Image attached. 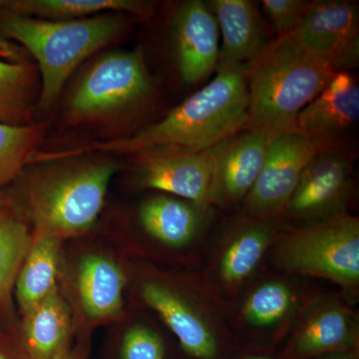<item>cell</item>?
<instances>
[{
	"label": "cell",
	"mask_w": 359,
	"mask_h": 359,
	"mask_svg": "<svg viewBox=\"0 0 359 359\" xmlns=\"http://www.w3.org/2000/svg\"><path fill=\"white\" fill-rule=\"evenodd\" d=\"M54 359H86V358L82 349H71L70 346H67L63 348Z\"/></svg>",
	"instance_id": "1f68e13d"
},
{
	"label": "cell",
	"mask_w": 359,
	"mask_h": 359,
	"mask_svg": "<svg viewBox=\"0 0 359 359\" xmlns=\"http://www.w3.org/2000/svg\"><path fill=\"white\" fill-rule=\"evenodd\" d=\"M297 35L311 51L335 72L348 71L359 63V11L346 0L311 1Z\"/></svg>",
	"instance_id": "5bb4252c"
},
{
	"label": "cell",
	"mask_w": 359,
	"mask_h": 359,
	"mask_svg": "<svg viewBox=\"0 0 359 359\" xmlns=\"http://www.w3.org/2000/svg\"><path fill=\"white\" fill-rule=\"evenodd\" d=\"M359 119V84L348 71L337 72L330 83L297 115L294 130L323 150L351 131Z\"/></svg>",
	"instance_id": "2e32d148"
},
{
	"label": "cell",
	"mask_w": 359,
	"mask_h": 359,
	"mask_svg": "<svg viewBox=\"0 0 359 359\" xmlns=\"http://www.w3.org/2000/svg\"><path fill=\"white\" fill-rule=\"evenodd\" d=\"M25 318L22 347L30 359H54L69 346V311L57 290Z\"/></svg>",
	"instance_id": "7402d4cb"
},
{
	"label": "cell",
	"mask_w": 359,
	"mask_h": 359,
	"mask_svg": "<svg viewBox=\"0 0 359 359\" xmlns=\"http://www.w3.org/2000/svg\"><path fill=\"white\" fill-rule=\"evenodd\" d=\"M242 353L230 359H275L273 353L268 351H252V349H242Z\"/></svg>",
	"instance_id": "f546056e"
},
{
	"label": "cell",
	"mask_w": 359,
	"mask_h": 359,
	"mask_svg": "<svg viewBox=\"0 0 359 359\" xmlns=\"http://www.w3.org/2000/svg\"><path fill=\"white\" fill-rule=\"evenodd\" d=\"M316 294L283 276L256 278L228 308L236 344L273 353Z\"/></svg>",
	"instance_id": "52a82bcc"
},
{
	"label": "cell",
	"mask_w": 359,
	"mask_h": 359,
	"mask_svg": "<svg viewBox=\"0 0 359 359\" xmlns=\"http://www.w3.org/2000/svg\"><path fill=\"white\" fill-rule=\"evenodd\" d=\"M359 353H340L325 354V355L316 356V358L309 359H358Z\"/></svg>",
	"instance_id": "d6a6232c"
},
{
	"label": "cell",
	"mask_w": 359,
	"mask_h": 359,
	"mask_svg": "<svg viewBox=\"0 0 359 359\" xmlns=\"http://www.w3.org/2000/svg\"><path fill=\"white\" fill-rule=\"evenodd\" d=\"M25 224L13 217L0 218V301L6 299L29 250Z\"/></svg>",
	"instance_id": "484cf974"
},
{
	"label": "cell",
	"mask_w": 359,
	"mask_h": 359,
	"mask_svg": "<svg viewBox=\"0 0 359 359\" xmlns=\"http://www.w3.org/2000/svg\"><path fill=\"white\" fill-rule=\"evenodd\" d=\"M248 65L217 68L209 84L175 107L161 121L114 140L54 152H37L33 163L54 162L91 153L140 154L154 149L207 150L245 129Z\"/></svg>",
	"instance_id": "6da1fadb"
},
{
	"label": "cell",
	"mask_w": 359,
	"mask_h": 359,
	"mask_svg": "<svg viewBox=\"0 0 359 359\" xmlns=\"http://www.w3.org/2000/svg\"><path fill=\"white\" fill-rule=\"evenodd\" d=\"M142 299L166 323L181 348L193 359H230L235 348L228 306L204 280L182 289L174 283L148 280Z\"/></svg>",
	"instance_id": "5b68a950"
},
{
	"label": "cell",
	"mask_w": 359,
	"mask_h": 359,
	"mask_svg": "<svg viewBox=\"0 0 359 359\" xmlns=\"http://www.w3.org/2000/svg\"><path fill=\"white\" fill-rule=\"evenodd\" d=\"M207 4L216 18L222 36L218 67L248 65L271 41L254 2L210 0Z\"/></svg>",
	"instance_id": "d6986e66"
},
{
	"label": "cell",
	"mask_w": 359,
	"mask_h": 359,
	"mask_svg": "<svg viewBox=\"0 0 359 359\" xmlns=\"http://www.w3.org/2000/svg\"><path fill=\"white\" fill-rule=\"evenodd\" d=\"M32 68L0 59V123L26 125L32 103Z\"/></svg>",
	"instance_id": "cb8c5ba5"
},
{
	"label": "cell",
	"mask_w": 359,
	"mask_h": 359,
	"mask_svg": "<svg viewBox=\"0 0 359 359\" xmlns=\"http://www.w3.org/2000/svg\"><path fill=\"white\" fill-rule=\"evenodd\" d=\"M154 92L143 51H113L85 73L68 103L76 121L98 119L139 107Z\"/></svg>",
	"instance_id": "9c48e42d"
},
{
	"label": "cell",
	"mask_w": 359,
	"mask_h": 359,
	"mask_svg": "<svg viewBox=\"0 0 359 359\" xmlns=\"http://www.w3.org/2000/svg\"><path fill=\"white\" fill-rule=\"evenodd\" d=\"M273 139L262 132L244 129L226 142L215 168L214 207L242 204L261 173Z\"/></svg>",
	"instance_id": "e0dca14e"
},
{
	"label": "cell",
	"mask_w": 359,
	"mask_h": 359,
	"mask_svg": "<svg viewBox=\"0 0 359 359\" xmlns=\"http://www.w3.org/2000/svg\"><path fill=\"white\" fill-rule=\"evenodd\" d=\"M0 359H30L21 346L20 351H14L11 347L0 346Z\"/></svg>",
	"instance_id": "4dcf8cb0"
},
{
	"label": "cell",
	"mask_w": 359,
	"mask_h": 359,
	"mask_svg": "<svg viewBox=\"0 0 359 359\" xmlns=\"http://www.w3.org/2000/svg\"><path fill=\"white\" fill-rule=\"evenodd\" d=\"M118 166L112 161L53 170L33 185L30 214L39 237L60 238L91 228L102 211Z\"/></svg>",
	"instance_id": "8992f818"
},
{
	"label": "cell",
	"mask_w": 359,
	"mask_h": 359,
	"mask_svg": "<svg viewBox=\"0 0 359 359\" xmlns=\"http://www.w3.org/2000/svg\"><path fill=\"white\" fill-rule=\"evenodd\" d=\"M126 278L114 262L88 255L78 269V290L85 313L95 320L112 318L121 311Z\"/></svg>",
	"instance_id": "ffe728a7"
},
{
	"label": "cell",
	"mask_w": 359,
	"mask_h": 359,
	"mask_svg": "<svg viewBox=\"0 0 359 359\" xmlns=\"http://www.w3.org/2000/svg\"><path fill=\"white\" fill-rule=\"evenodd\" d=\"M335 71L297 32L271 40L248 65L245 129L276 138L294 130L297 115L330 83Z\"/></svg>",
	"instance_id": "7a4b0ae2"
},
{
	"label": "cell",
	"mask_w": 359,
	"mask_h": 359,
	"mask_svg": "<svg viewBox=\"0 0 359 359\" xmlns=\"http://www.w3.org/2000/svg\"><path fill=\"white\" fill-rule=\"evenodd\" d=\"M58 263V238L42 236L28 250L16 282V297L23 313L32 311L57 290Z\"/></svg>",
	"instance_id": "603a6c76"
},
{
	"label": "cell",
	"mask_w": 359,
	"mask_h": 359,
	"mask_svg": "<svg viewBox=\"0 0 359 359\" xmlns=\"http://www.w3.org/2000/svg\"><path fill=\"white\" fill-rule=\"evenodd\" d=\"M212 208L163 194L142 203L139 222L145 233L160 244L173 250L186 249L204 233Z\"/></svg>",
	"instance_id": "ac0fdd59"
},
{
	"label": "cell",
	"mask_w": 359,
	"mask_h": 359,
	"mask_svg": "<svg viewBox=\"0 0 359 359\" xmlns=\"http://www.w3.org/2000/svg\"><path fill=\"white\" fill-rule=\"evenodd\" d=\"M229 139L207 150L154 149L140 153L137 186L214 207L215 168Z\"/></svg>",
	"instance_id": "4fadbf2b"
},
{
	"label": "cell",
	"mask_w": 359,
	"mask_h": 359,
	"mask_svg": "<svg viewBox=\"0 0 359 359\" xmlns=\"http://www.w3.org/2000/svg\"><path fill=\"white\" fill-rule=\"evenodd\" d=\"M41 136L39 125L0 123V186L15 178L29 164Z\"/></svg>",
	"instance_id": "d4e9b609"
},
{
	"label": "cell",
	"mask_w": 359,
	"mask_h": 359,
	"mask_svg": "<svg viewBox=\"0 0 359 359\" xmlns=\"http://www.w3.org/2000/svg\"><path fill=\"white\" fill-rule=\"evenodd\" d=\"M311 1L306 0H264V13L271 20L278 36L297 32L306 18Z\"/></svg>",
	"instance_id": "83f0119b"
},
{
	"label": "cell",
	"mask_w": 359,
	"mask_h": 359,
	"mask_svg": "<svg viewBox=\"0 0 359 359\" xmlns=\"http://www.w3.org/2000/svg\"><path fill=\"white\" fill-rule=\"evenodd\" d=\"M323 150L297 130L273 138L261 173L241 204L242 214L252 218L280 219L304 169Z\"/></svg>",
	"instance_id": "7c38bea8"
},
{
	"label": "cell",
	"mask_w": 359,
	"mask_h": 359,
	"mask_svg": "<svg viewBox=\"0 0 359 359\" xmlns=\"http://www.w3.org/2000/svg\"><path fill=\"white\" fill-rule=\"evenodd\" d=\"M25 49L0 35V59L14 63H25Z\"/></svg>",
	"instance_id": "f1b7e54d"
},
{
	"label": "cell",
	"mask_w": 359,
	"mask_h": 359,
	"mask_svg": "<svg viewBox=\"0 0 359 359\" xmlns=\"http://www.w3.org/2000/svg\"><path fill=\"white\" fill-rule=\"evenodd\" d=\"M341 294H316L295 320L275 359L359 353L358 313Z\"/></svg>",
	"instance_id": "30bf717a"
},
{
	"label": "cell",
	"mask_w": 359,
	"mask_h": 359,
	"mask_svg": "<svg viewBox=\"0 0 359 359\" xmlns=\"http://www.w3.org/2000/svg\"><path fill=\"white\" fill-rule=\"evenodd\" d=\"M353 189V162L339 147L320 151L304 169L280 219L287 228L347 212Z\"/></svg>",
	"instance_id": "8fae6325"
},
{
	"label": "cell",
	"mask_w": 359,
	"mask_h": 359,
	"mask_svg": "<svg viewBox=\"0 0 359 359\" xmlns=\"http://www.w3.org/2000/svg\"><path fill=\"white\" fill-rule=\"evenodd\" d=\"M285 275L311 276L334 283L355 304L359 295V219L348 212L287 228L269 252Z\"/></svg>",
	"instance_id": "277c9868"
},
{
	"label": "cell",
	"mask_w": 359,
	"mask_h": 359,
	"mask_svg": "<svg viewBox=\"0 0 359 359\" xmlns=\"http://www.w3.org/2000/svg\"><path fill=\"white\" fill-rule=\"evenodd\" d=\"M125 27L121 13L68 20L0 16V35L22 45L39 65L42 80L39 106L44 109L56 102L73 71L120 36Z\"/></svg>",
	"instance_id": "3957f363"
},
{
	"label": "cell",
	"mask_w": 359,
	"mask_h": 359,
	"mask_svg": "<svg viewBox=\"0 0 359 359\" xmlns=\"http://www.w3.org/2000/svg\"><path fill=\"white\" fill-rule=\"evenodd\" d=\"M285 229L280 219L252 218L245 214L226 224L202 278L228 308L256 280L262 264Z\"/></svg>",
	"instance_id": "ba28073f"
},
{
	"label": "cell",
	"mask_w": 359,
	"mask_h": 359,
	"mask_svg": "<svg viewBox=\"0 0 359 359\" xmlns=\"http://www.w3.org/2000/svg\"><path fill=\"white\" fill-rule=\"evenodd\" d=\"M172 39L180 78L200 83L217 71L219 57L218 23L202 0L181 4L172 20Z\"/></svg>",
	"instance_id": "9a60e30c"
},
{
	"label": "cell",
	"mask_w": 359,
	"mask_h": 359,
	"mask_svg": "<svg viewBox=\"0 0 359 359\" xmlns=\"http://www.w3.org/2000/svg\"><path fill=\"white\" fill-rule=\"evenodd\" d=\"M152 11V2L141 0H0V16L50 20H79L114 13L147 16Z\"/></svg>",
	"instance_id": "44dd1931"
},
{
	"label": "cell",
	"mask_w": 359,
	"mask_h": 359,
	"mask_svg": "<svg viewBox=\"0 0 359 359\" xmlns=\"http://www.w3.org/2000/svg\"><path fill=\"white\" fill-rule=\"evenodd\" d=\"M166 346L152 328L136 325L125 332L120 347V359H165Z\"/></svg>",
	"instance_id": "4316f807"
}]
</instances>
